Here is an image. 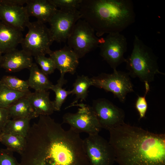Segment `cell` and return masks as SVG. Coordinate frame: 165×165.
Wrapping results in <instances>:
<instances>
[{
	"label": "cell",
	"mask_w": 165,
	"mask_h": 165,
	"mask_svg": "<svg viewBox=\"0 0 165 165\" xmlns=\"http://www.w3.org/2000/svg\"><path fill=\"white\" fill-rule=\"evenodd\" d=\"M26 138L20 165H88L83 139L49 116H40Z\"/></svg>",
	"instance_id": "1"
},
{
	"label": "cell",
	"mask_w": 165,
	"mask_h": 165,
	"mask_svg": "<svg viewBox=\"0 0 165 165\" xmlns=\"http://www.w3.org/2000/svg\"><path fill=\"white\" fill-rule=\"evenodd\" d=\"M119 165H165V134L126 123L108 130Z\"/></svg>",
	"instance_id": "2"
},
{
	"label": "cell",
	"mask_w": 165,
	"mask_h": 165,
	"mask_svg": "<svg viewBox=\"0 0 165 165\" xmlns=\"http://www.w3.org/2000/svg\"><path fill=\"white\" fill-rule=\"evenodd\" d=\"M78 10L98 37L120 33L135 20L131 0H82Z\"/></svg>",
	"instance_id": "3"
},
{
	"label": "cell",
	"mask_w": 165,
	"mask_h": 165,
	"mask_svg": "<svg viewBox=\"0 0 165 165\" xmlns=\"http://www.w3.org/2000/svg\"><path fill=\"white\" fill-rule=\"evenodd\" d=\"M157 59L152 48L135 35L132 52L125 61L130 76L149 83L154 81L156 75H164L159 70Z\"/></svg>",
	"instance_id": "4"
},
{
	"label": "cell",
	"mask_w": 165,
	"mask_h": 165,
	"mask_svg": "<svg viewBox=\"0 0 165 165\" xmlns=\"http://www.w3.org/2000/svg\"><path fill=\"white\" fill-rule=\"evenodd\" d=\"M28 32L20 43L22 49L32 57L49 54L54 42L49 28L38 21L29 22Z\"/></svg>",
	"instance_id": "5"
},
{
	"label": "cell",
	"mask_w": 165,
	"mask_h": 165,
	"mask_svg": "<svg viewBox=\"0 0 165 165\" xmlns=\"http://www.w3.org/2000/svg\"><path fill=\"white\" fill-rule=\"evenodd\" d=\"M91 79L93 86L112 93L122 103L125 102L127 94L134 91L128 72L114 70L112 73H102Z\"/></svg>",
	"instance_id": "6"
},
{
	"label": "cell",
	"mask_w": 165,
	"mask_h": 165,
	"mask_svg": "<svg viewBox=\"0 0 165 165\" xmlns=\"http://www.w3.org/2000/svg\"><path fill=\"white\" fill-rule=\"evenodd\" d=\"M85 20L80 19L76 23L68 40V46L72 48L79 58L95 49L100 43V38Z\"/></svg>",
	"instance_id": "7"
},
{
	"label": "cell",
	"mask_w": 165,
	"mask_h": 165,
	"mask_svg": "<svg viewBox=\"0 0 165 165\" xmlns=\"http://www.w3.org/2000/svg\"><path fill=\"white\" fill-rule=\"evenodd\" d=\"M79 107L75 113L67 112L63 115L62 123L68 124L70 128L79 134H98L102 129L91 106L83 103L72 105Z\"/></svg>",
	"instance_id": "8"
},
{
	"label": "cell",
	"mask_w": 165,
	"mask_h": 165,
	"mask_svg": "<svg viewBox=\"0 0 165 165\" xmlns=\"http://www.w3.org/2000/svg\"><path fill=\"white\" fill-rule=\"evenodd\" d=\"M83 141L84 151L90 165H112L115 156L108 141L98 134L89 135Z\"/></svg>",
	"instance_id": "9"
},
{
	"label": "cell",
	"mask_w": 165,
	"mask_h": 165,
	"mask_svg": "<svg viewBox=\"0 0 165 165\" xmlns=\"http://www.w3.org/2000/svg\"><path fill=\"white\" fill-rule=\"evenodd\" d=\"M98 47L101 56L113 70L125 62L124 56L127 50V42L126 37L120 33L108 34L105 38H100Z\"/></svg>",
	"instance_id": "10"
},
{
	"label": "cell",
	"mask_w": 165,
	"mask_h": 165,
	"mask_svg": "<svg viewBox=\"0 0 165 165\" xmlns=\"http://www.w3.org/2000/svg\"><path fill=\"white\" fill-rule=\"evenodd\" d=\"M81 18V16L78 9H57L48 22L49 29L54 41L65 42L76 23Z\"/></svg>",
	"instance_id": "11"
},
{
	"label": "cell",
	"mask_w": 165,
	"mask_h": 165,
	"mask_svg": "<svg viewBox=\"0 0 165 165\" xmlns=\"http://www.w3.org/2000/svg\"><path fill=\"white\" fill-rule=\"evenodd\" d=\"M91 106L102 129L108 130L125 123L124 111L107 99L94 100Z\"/></svg>",
	"instance_id": "12"
},
{
	"label": "cell",
	"mask_w": 165,
	"mask_h": 165,
	"mask_svg": "<svg viewBox=\"0 0 165 165\" xmlns=\"http://www.w3.org/2000/svg\"><path fill=\"white\" fill-rule=\"evenodd\" d=\"M29 17L25 6L13 5L0 0V20L6 24L22 31L30 22Z\"/></svg>",
	"instance_id": "13"
},
{
	"label": "cell",
	"mask_w": 165,
	"mask_h": 165,
	"mask_svg": "<svg viewBox=\"0 0 165 165\" xmlns=\"http://www.w3.org/2000/svg\"><path fill=\"white\" fill-rule=\"evenodd\" d=\"M50 57L54 61L56 69L61 74L67 73L73 75L79 64V58L72 49L65 45L63 48L52 51Z\"/></svg>",
	"instance_id": "14"
},
{
	"label": "cell",
	"mask_w": 165,
	"mask_h": 165,
	"mask_svg": "<svg viewBox=\"0 0 165 165\" xmlns=\"http://www.w3.org/2000/svg\"><path fill=\"white\" fill-rule=\"evenodd\" d=\"M33 63L31 56L23 50L16 49L2 55L0 66L6 72H15L28 69Z\"/></svg>",
	"instance_id": "15"
},
{
	"label": "cell",
	"mask_w": 165,
	"mask_h": 165,
	"mask_svg": "<svg viewBox=\"0 0 165 165\" xmlns=\"http://www.w3.org/2000/svg\"><path fill=\"white\" fill-rule=\"evenodd\" d=\"M25 6L29 16H34L37 21L48 22L58 9L49 0H27Z\"/></svg>",
	"instance_id": "16"
},
{
	"label": "cell",
	"mask_w": 165,
	"mask_h": 165,
	"mask_svg": "<svg viewBox=\"0 0 165 165\" xmlns=\"http://www.w3.org/2000/svg\"><path fill=\"white\" fill-rule=\"evenodd\" d=\"M49 95L48 91L31 92L26 95L37 117L50 116L55 111L53 102L50 100Z\"/></svg>",
	"instance_id": "17"
},
{
	"label": "cell",
	"mask_w": 165,
	"mask_h": 165,
	"mask_svg": "<svg viewBox=\"0 0 165 165\" xmlns=\"http://www.w3.org/2000/svg\"><path fill=\"white\" fill-rule=\"evenodd\" d=\"M23 38L22 31L0 20V52L2 54L16 49Z\"/></svg>",
	"instance_id": "18"
},
{
	"label": "cell",
	"mask_w": 165,
	"mask_h": 165,
	"mask_svg": "<svg viewBox=\"0 0 165 165\" xmlns=\"http://www.w3.org/2000/svg\"><path fill=\"white\" fill-rule=\"evenodd\" d=\"M28 69L30 75L27 81L29 88L35 91H47L50 90L53 84L36 64L33 63Z\"/></svg>",
	"instance_id": "19"
},
{
	"label": "cell",
	"mask_w": 165,
	"mask_h": 165,
	"mask_svg": "<svg viewBox=\"0 0 165 165\" xmlns=\"http://www.w3.org/2000/svg\"><path fill=\"white\" fill-rule=\"evenodd\" d=\"M10 118L15 119L37 117L34 110L26 96L23 97L7 108Z\"/></svg>",
	"instance_id": "20"
},
{
	"label": "cell",
	"mask_w": 165,
	"mask_h": 165,
	"mask_svg": "<svg viewBox=\"0 0 165 165\" xmlns=\"http://www.w3.org/2000/svg\"><path fill=\"white\" fill-rule=\"evenodd\" d=\"M92 86L93 83L91 78L83 75L77 76L71 90V94L75 95L76 97L69 107L77 103L79 100L81 101H86L88 95V89Z\"/></svg>",
	"instance_id": "21"
},
{
	"label": "cell",
	"mask_w": 165,
	"mask_h": 165,
	"mask_svg": "<svg viewBox=\"0 0 165 165\" xmlns=\"http://www.w3.org/2000/svg\"><path fill=\"white\" fill-rule=\"evenodd\" d=\"M31 120V119L28 118L10 119L7 123L2 132L26 138L30 127Z\"/></svg>",
	"instance_id": "22"
},
{
	"label": "cell",
	"mask_w": 165,
	"mask_h": 165,
	"mask_svg": "<svg viewBox=\"0 0 165 165\" xmlns=\"http://www.w3.org/2000/svg\"><path fill=\"white\" fill-rule=\"evenodd\" d=\"M0 142L6 148L20 155L25 148L26 139L22 136L2 132L0 135Z\"/></svg>",
	"instance_id": "23"
},
{
	"label": "cell",
	"mask_w": 165,
	"mask_h": 165,
	"mask_svg": "<svg viewBox=\"0 0 165 165\" xmlns=\"http://www.w3.org/2000/svg\"><path fill=\"white\" fill-rule=\"evenodd\" d=\"M64 74H61L60 77L55 85H53L50 90L53 91L55 95V98L53 101L55 111H60L62 106L67 97L71 94V90H66L63 88V86L67 83V80L64 77Z\"/></svg>",
	"instance_id": "24"
},
{
	"label": "cell",
	"mask_w": 165,
	"mask_h": 165,
	"mask_svg": "<svg viewBox=\"0 0 165 165\" xmlns=\"http://www.w3.org/2000/svg\"><path fill=\"white\" fill-rule=\"evenodd\" d=\"M28 93L11 90L0 82V108H8Z\"/></svg>",
	"instance_id": "25"
},
{
	"label": "cell",
	"mask_w": 165,
	"mask_h": 165,
	"mask_svg": "<svg viewBox=\"0 0 165 165\" xmlns=\"http://www.w3.org/2000/svg\"><path fill=\"white\" fill-rule=\"evenodd\" d=\"M0 83L15 91L27 93L31 92L28 81L20 79L15 76L5 75L0 80Z\"/></svg>",
	"instance_id": "26"
},
{
	"label": "cell",
	"mask_w": 165,
	"mask_h": 165,
	"mask_svg": "<svg viewBox=\"0 0 165 165\" xmlns=\"http://www.w3.org/2000/svg\"><path fill=\"white\" fill-rule=\"evenodd\" d=\"M36 63L40 66L41 71L46 75L53 73L56 67L53 60L50 57L41 55L34 57Z\"/></svg>",
	"instance_id": "27"
},
{
	"label": "cell",
	"mask_w": 165,
	"mask_h": 165,
	"mask_svg": "<svg viewBox=\"0 0 165 165\" xmlns=\"http://www.w3.org/2000/svg\"><path fill=\"white\" fill-rule=\"evenodd\" d=\"M144 83L145 94L143 96H138L135 103V108L139 115V120L145 117L148 107L146 96L150 90V88L148 83L145 82Z\"/></svg>",
	"instance_id": "28"
},
{
	"label": "cell",
	"mask_w": 165,
	"mask_h": 165,
	"mask_svg": "<svg viewBox=\"0 0 165 165\" xmlns=\"http://www.w3.org/2000/svg\"><path fill=\"white\" fill-rule=\"evenodd\" d=\"M49 1L57 9L78 10L82 0H49Z\"/></svg>",
	"instance_id": "29"
},
{
	"label": "cell",
	"mask_w": 165,
	"mask_h": 165,
	"mask_svg": "<svg viewBox=\"0 0 165 165\" xmlns=\"http://www.w3.org/2000/svg\"><path fill=\"white\" fill-rule=\"evenodd\" d=\"M0 165H20L13 156V152L7 148L0 149Z\"/></svg>",
	"instance_id": "30"
},
{
	"label": "cell",
	"mask_w": 165,
	"mask_h": 165,
	"mask_svg": "<svg viewBox=\"0 0 165 165\" xmlns=\"http://www.w3.org/2000/svg\"><path fill=\"white\" fill-rule=\"evenodd\" d=\"M10 118L8 109L0 108V133L2 132L6 124Z\"/></svg>",
	"instance_id": "31"
},
{
	"label": "cell",
	"mask_w": 165,
	"mask_h": 165,
	"mask_svg": "<svg viewBox=\"0 0 165 165\" xmlns=\"http://www.w3.org/2000/svg\"><path fill=\"white\" fill-rule=\"evenodd\" d=\"M7 3L16 6H23L26 4L27 0H4Z\"/></svg>",
	"instance_id": "32"
},
{
	"label": "cell",
	"mask_w": 165,
	"mask_h": 165,
	"mask_svg": "<svg viewBox=\"0 0 165 165\" xmlns=\"http://www.w3.org/2000/svg\"><path fill=\"white\" fill-rule=\"evenodd\" d=\"M2 54L0 52V62L2 56Z\"/></svg>",
	"instance_id": "33"
},
{
	"label": "cell",
	"mask_w": 165,
	"mask_h": 165,
	"mask_svg": "<svg viewBox=\"0 0 165 165\" xmlns=\"http://www.w3.org/2000/svg\"><path fill=\"white\" fill-rule=\"evenodd\" d=\"M1 133H0V134H1Z\"/></svg>",
	"instance_id": "34"
},
{
	"label": "cell",
	"mask_w": 165,
	"mask_h": 165,
	"mask_svg": "<svg viewBox=\"0 0 165 165\" xmlns=\"http://www.w3.org/2000/svg\"></svg>",
	"instance_id": "35"
},
{
	"label": "cell",
	"mask_w": 165,
	"mask_h": 165,
	"mask_svg": "<svg viewBox=\"0 0 165 165\" xmlns=\"http://www.w3.org/2000/svg\"></svg>",
	"instance_id": "36"
}]
</instances>
